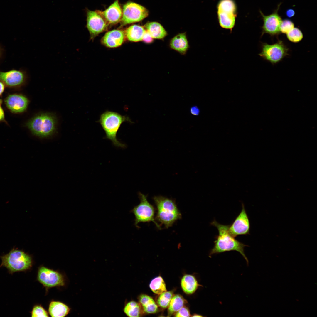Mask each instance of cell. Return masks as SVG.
<instances>
[{"instance_id": "obj_17", "label": "cell", "mask_w": 317, "mask_h": 317, "mask_svg": "<svg viewBox=\"0 0 317 317\" xmlns=\"http://www.w3.org/2000/svg\"><path fill=\"white\" fill-rule=\"evenodd\" d=\"M125 36L124 32L122 30H113L105 33L102 39V42L104 45L108 47H118L123 43Z\"/></svg>"}, {"instance_id": "obj_16", "label": "cell", "mask_w": 317, "mask_h": 317, "mask_svg": "<svg viewBox=\"0 0 317 317\" xmlns=\"http://www.w3.org/2000/svg\"><path fill=\"white\" fill-rule=\"evenodd\" d=\"M99 11L109 24L117 23L122 18V11L118 0L115 1L104 11Z\"/></svg>"}, {"instance_id": "obj_2", "label": "cell", "mask_w": 317, "mask_h": 317, "mask_svg": "<svg viewBox=\"0 0 317 317\" xmlns=\"http://www.w3.org/2000/svg\"><path fill=\"white\" fill-rule=\"evenodd\" d=\"M153 199L156 205L157 213L155 220L168 228L171 227L182 215L175 201L162 196H154Z\"/></svg>"}, {"instance_id": "obj_3", "label": "cell", "mask_w": 317, "mask_h": 317, "mask_svg": "<svg viewBox=\"0 0 317 317\" xmlns=\"http://www.w3.org/2000/svg\"><path fill=\"white\" fill-rule=\"evenodd\" d=\"M127 121H130L129 117L109 111L102 113L99 121L105 133L106 138L110 140L114 146L122 148L125 147L126 145L117 140V134L122 124Z\"/></svg>"}, {"instance_id": "obj_21", "label": "cell", "mask_w": 317, "mask_h": 317, "mask_svg": "<svg viewBox=\"0 0 317 317\" xmlns=\"http://www.w3.org/2000/svg\"><path fill=\"white\" fill-rule=\"evenodd\" d=\"M146 30L141 26L134 25L127 28L124 32L125 36L129 41L137 42L142 41Z\"/></svg>"}, {"instance_id": "obj_20", "label": "cell", "mask_w": 317, "mask_h": 317, "mask_svg": "<svg viewBox=\"0 0 317 317\" xmlns=\"http://www.w3.org/2000/svg\"><path fill=\"white\" fill-rule=\"evenodd\" d=\"M181 285L184 292L188 294L194 293L200 286L196 278L191 275H185L182 278Z\"/></svg>"}, {"instance_id": "obj_26", "label": "cell", "mask_w": 317, "mask_h": 317, "mask_svg": "<svg viewBox=\"0 0 317 317\" xmlns=\"http://www.w3.org/2000/svg\"><path fill=\"white\" fill-rule=\"evenodd\" d=\"M149 287L155 294H160L167 291L165 283L160 276L157 277L151 281Z\"/></svg>"}, {"instance_id": "obj_7", "label": "cell", "mask_w": 317, "mask_h": 317, "mask_svg": "<svg viewBox=\"0 0 317 317\" xmlns=\"http://www.w3.org/2000/svg\"><path fill=\"white\" fill-rule=\"evenodd\" d=\"M138 194L140 203L134 207L131 210L135 217V225L138 228V224L140 222H152L158 228L161 229V225L155 220V208L148 201L147 195L140 192Z\"/></svg>"}, {"instance_id": "obj_31", "label": "cell", "mask_w": 317, "mask_h": 317, "mask_svg": "<svg viewBox=\"0 0 317 317\" xmlns=\"http://www.w3.org/2000/svg\"><path fill=\"white\" fill-rule=\"evenodd\" d=\"M177 312L175 316L176 317H189L190 316L189 310L186 307H183Z\"/></svg>"}, {"instance_id": "obj_9", "label": "cell", "mask_w": 317, "mask_h": 317, "mask_svg": "<svg viewBox=\"0 0 317 317\" xmlns=\"http://www.w3.org/2000/svg\"><path fill=\"white\" fill-rule=\"evenodd\" d=\"M121 20L122 26L139 22L146 18L149 12L143 6L136 3L129 2L123 6Z\"/></svg>"}, {"instance_id": "obj_28", "label": "cell", "mask_w": 317, "mask_h": 317, "mask_svg": "<svg viewBox=\"0 0 317 317\" xmlns=\"http://www.w3.org/2000/svg\"><path fill=\"white\" fill-rule=\"evenodd\" d=\"M286 34L288 39L293 43H298L303 38L302 32L297 27H294Z\"/></svg>"}, {"instance_id": "obj_1", "label": "cell", "mask_w": 317, "mask_h": 317, "mask_svg": "<svg viewBox=\"0 0 317 317\" xmlns=\"http://www.w3.org/2000/svg\"><path fill=\"white\" fill-rule=\"evenodd\" d=\"M210 225L217 229L218 235L215 237L214 245L210 250L209 256L226 252L236 251L239 252L246 260L247 265L249 261L244 252V248L247 245L236 240L230 233L229 225H224L218 222L214 219Z\"/></svg>"}, {"instance_id": "obj_5", "label": "cell", "mask_w": 317, "mask_h": 317, "mask_svg": "<svg viewBox=\"0 0 317 317\" xmlns=\"http://www.w3.org/2000/svg\"><path fill=\"white\" fill-rule=\"evenodd\" d=\"M0 258L2 262L0 267H5L11 274L26 271L32 265V259L30 256L23 251L14 248Z\"/></svg>"}, {"instance_id": "obj_6", "label": "cell", "mask_w": 317, "mask_h": 317, "mask_svg": "<svg viewBox=\"0 0 317 317\" xmlns=\"http://www.w3.org/2000/svg\"><path fill=\"white\" fill-rule=\"evenodd\" d=\"M219 23L222 28L230 30L234 27L237 15V8L234 0H220L217 6Z\"/></svg>"}, {"instance_id": "obj_38", "label": "cell", "mask_w": 317, "mask_h": 317, "mask_svg": "<svg viewBox=\"0 0 317 317\" xmlns=\"http://www.w3.org/2000/svg\"><path fill=\"white\" fill-rule=\"evenodd\" d=\"M193 317H202L203 316L202 315H200L199 314H195L192 316Z\"/></svg>"}, {"instance_id": "obj_10", "label": "cell", "mask_w": 317, "mask_h": 317, "mask_svg": "<svg viewBox=\"0 0 317 317\" xmlns=\"http://www.w3.org/2000/svg\"><path fill=\"white\" fill-rule=\"evenodd\" d=\"M27 78L26 71L22 69H13L6 71L0 70V80L9 88H21L25 85Z\"/></svg>"}, {"instance_id": "obj_35", "label": "cell", "mask_w": 317, "mask_h": 317, "mask_svg": "<svg viewBox=\"0 0 317 317\" xmlns=\"http://www.w3.org/2000/svg\"><path fill=\"white\" fill-rule=\"evenodd\" d=\"M295 13L294 10L292 9H289L287 10L286 12V14L287 16L289 18L293 16Z\"/></svg>"}, {"instance_id": "obj_11", "label": "cell", "mask_w": 317, "mask_h": 317, "mask_svg": "<svg viewBox=\"0 0 317 317\" xmlns=\"http://www.w3.org/2000/svg\"><path fill=\"white\" fill-rule=\"evenodd\" d=\"M86 26L92 38L105 31L109 24L99 12L88 10L87 11Z\"/></svg>"}, {"instance_id": "obj_15", "label": "cell", "mask_w": 317, "mask_h": 317, "mask_svg": "<svg viewBox=\"0 0 317 317\" xmlns=\"http://www.w3.org/2000/svg\"><path fill=\"white\" fill-rule=\"evenodd\" d=\"M37 278L41 283L47 287L62 286L65 284L63 278L61 274L44 267L39 268Z\"/></svg>"}, {"instance_id": "obj_19", "label": "cell", "mask_w": 317, "mask_h": 317, "mask_svg": "<svg viewBox=\"0 0 317 317\" xmlns=\"http://www.w3.org/2000/svg\"><path fill=\"white\" fill-rule=\"evenodd\" d=\"M146 30L154 39H161L167 35V32L163 27L156 22H148L144 26Z\"/></svg>"}, {"instance_id": "obj_34", "label": "cell", "mask_w": 317, "mask_h": 317, "mask_svg": "<svg viewBox=\"0 0 317 317\" xmlns=\"http://www.w3.org/2000/svg\"><path fill=\"white\" fill-rule=\"evenodd\" d=\"M190 110L191 113L194 115H197L199 113V110L197 107H193Z\"/></svg>"}, {"instance_id": "obj_36", "label": "cell", "mask_w": 317, "mask_h": 317, "mask_svg": "<svg viewBox=\"0 0 317 317\" xmlns=\"http://www.w3.org/2000/svg\"><path fill=\"white\" fill-rule=\"evenodd\" d=\"M6 87L4 84L0 80V97L2 96Z\"/></svg>"}, {"instance_id": "obj_18", "label": "cell", "mask_w": 317, "mask_h": 317, "mask_svg": "<svg viewBox=\"0 0 317 317\" xmlns=\"http://www.w3.org/2000/svg\"><path fill=\"white\" fill-rule=\"evenodd\" d=\"M170 46L182 54L186 53L189 48L188 42L185 33L178 34L171 39Z\"/></svg>"}, {"instance_id": "obj_8", "label": "cell", "mask_w": 317, "mask_h": 317, "mask_svg": "<svg viewBox=\"0 0 317 317\" xmlns=\"http://www.w3.org/2000/svg\"><path fill=\"white\" fill-rule=\"evenodd\" d=\"M261 47L262 51L259 55L272 64L279 62L289 55V48L280 40L271 45L262 43Z\"/></svg>"}, {"instance_id": "obj_23", "label": "cell", "mask_w": 317, "mask_h": 317, "mask_svg": "<svg viewBox=\"0 0 317 317\" xmlns=\"http://www.w3.org/2000/svg\"><path fill=\"white\" fill-rule=\"evenodd\" d=\"M139 303L144 312L149 313H154L158 311V307L153 299L144 294L139 297Z\"/></svg>"}, {"instance_id": "obj_37", "label": "cell", "mask_w": 317, "mask_h": 317, "mask_svg": "<svg viewBox=\"0 0 317 317\" xmlns=\"http://www.w3.org/2000/svg\"><path fill=\"white\" fill-rule=\"evenodd\" d=\"M4 50L2 47L0 45V61L2 58L4 53Z\"/></svg>"}, {"instance_id": "obj_14", "label": "cell", "mask_w": 317, "mask_h": 317, "mask_svg": "<svg viewBox=\"0 0 317 317\" xmlns=\"http://www.w3.org/2000/svg\"><path fill=\"white\" fill-rule=\"evenodd\" d=\"M242 206L240 213L233 222L229 225V230L235 237L240 235L249 234L250 223L249 218L243 203Z\"/></svg>"}, {"instance_id": "obj_30", "label": "cell", "mask_w": 317, "mask_h": 317, "mask_svg": "<svg viewBox=\"0 0 317 317\" xmlns=\"http://www.w3.org/2000/svg\"><path fill=\"white\" fill-rule=\"evenodd\" d=\"M32 317H48L47 311L41 306H35L31 312Z\"/></svg>"}, {"instance_id": "obj_22", "label": "cell", "mask_w": 317, "mask_h": 317, "mask_svg": "<svg viewBox=\"0 0 317 317\" xmlns=\"http://www.w3.org/2000/svg\"><path fill=\"white\" fill-rule=\"evenodd\" d=\"M48 311L52 317H64L69 313L70 309L62 303L53 301L50 304Z\"/></svg>"}, {"instance_id": "obj_12", "label": "cell", "mask_w": 317, "mask_h": 317, "mask_svg": "<svg viewBox=\"0 0 317 317\" xmlns=\"http://www.w3.org/2000/svg\"><path fill=\"white\" fill-rule=\"evenodd\" d=\"M3 101L8 110L11 113L16 114L25 112L29 103V100L26 96L19 93L9 94Z\"/></svg>"}, {"instance_id": "obj_29", "label": "cell", "mask_w": 317, "mask_h": 317, "mask_svg": "<svg viewBox=\"0 0 317 317\" xmlns=\"http://www.w3.org/2000/svg\"><path fill=\"white\" fill-rule=\"evenodd\" d=\"M294 27V23L291 20L285 19L282 21L280 27L281 33L286 34Z\"/></svg>"}, {"instance_id": "obj_4", "label": "cell", "mask_w": 317, "mask_h": 317, "mask_svg": "<svg viewBox=\"0 0 317 317\" xmlns=\"http://www.w3.org/2000/svg\"><path fill=\"white\" fill-rule=\"evenodd\" d=\"M57 120L55 117L50 113H42L29 119L26 126L33 134L41 138H47L55 132Z\"/></svg>"}, {"instance_id": "obj_13", "label": "cell", "mask_w": 317, "mask_h": 317, "mask_svg": "<svg viewBox=\"0 0 317 317\" xmlns=\"http://www.w3.org/2000/svg\"><path fill=\"white\" fill-rule=\"evenodd\" d=\"M280 4L278 6L277 8L274 11L269 15H265L260 11L263 22L262 36L264 33L274 36L281 33L280 27L282 20L278 12Z\"/></svg>"}, {"instance_id": "obj_25", "label": "cell", "mask_w": 317, "mask_h": 317, "mask_svg": "<svg viewBox=\"0 0 317 317\" xmlns=\"http://www.w3.org/2000/svg\"><path fill=\"white\" fill-rule=\"evenodd\" d=\"M186 301L179 294L173 296L168 306V316H170L182 308Z\"/></svg>"}, {"instance_id": "obj_33", "label": "cell", "mask_w": 317, "mask_h": 317, "mask_svg": "<svg viewBox=\"0 0 317 317\" xmlns=\"http://www.w3.org/2000/svg\"><path fill=\"white\" fill-rule=\"evenodd\" d=\"M3 102L2 99L0 98V123L4 122L8 124L7 122L5 119V112L2 106Z\"/></svg>"}, {"instance_id": "obj_32", "label": "cell", "mask_w": 317, "mask_h": 317, "mask_svg": "<svg viewBox=\"0 0 317 317\" xmlns=\"http://www.w3.org/2000/svg\"><path fill=\"white\" fill-rule=\"evenodd\" d=\"M142 41L146 43L149 44L153 42L154 38L146 30L143 35Z\"/></svg>"}, {"instance_id": "obj_24", "label": "cell", "mask_w": 317, "mask_h": 317, "mask_svg": "<svg viewBox=\"0 0 317 317\" xmlns=\"http://www.w3.org/2000/svg\"><path fill=\"white\" fill-rule=\"evenodd\" d=\"M123 310L124 313L129 317L140 316L144 312L139 303L133 301L128 302Z\"/></svg>"}, {"instance_id": "obj_27", "label": "cell", "mask_w": 317, "mask_h": 317, "mask_svg": "<svg viewBox=\"0 0 317 317\" xmlns=\"http://www.w3.org/2000/svg\"><path fill=\"white\" fill-rule=\"evenodd\" d=\"M172 291H166L160 294L157 300V303L161 307L166 308L168 307L173 296Z\"/></svg>"}]
</instances>
